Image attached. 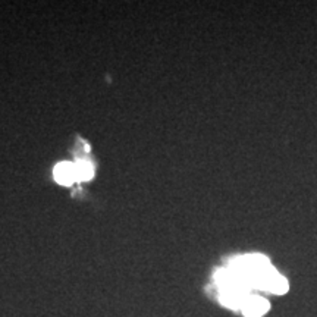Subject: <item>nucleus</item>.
I'll return each instance as SVG.
<instances>
[{"instance_id": "nucleus-1", "label": "nucleus", "mask_w": 317, "mask_h": 317, "mask_svg": "<svg viewBox=\"0 0 317 317\" xmlns=\"http://www.w3.org/2000/svg\"><path fill=\"white\" fill-rule=\"evenodd\" d=\"M53 175L57 184L61 185H72L74 182H78V172L76 165L71 162H61L54 166Z\"/></svg>"}, {"instance_id": "nucleus-2", "label": "nucleus", "mask_w": 317, "mask_h": 317, "mask_svg": "<svg viewBox=\"0 0 317 317\" xmlns=\"http://www.w3.org/2000/svg\"><path fill=\"white\" fill-rule=\"evenodd\" d=\"M241 310L245 317H262L269 310V301L263 297L250 295Z\"/></svg>"}, {"instance_id": "nucleus-3", "label": "nucleus", "mask_w": 317, "mask_h": 317, "mask_svg": "<svg viewBox=\"0 0 317 317\" xmlns=\"http://www.w3.org/2000/svg\"><path fill=\"white\" fill-rule=\"evenodd\" d=\"M76 172H78V181H90L94 177V167L87 160H81L75 163Z\"/></svg>"}]
</instances>
